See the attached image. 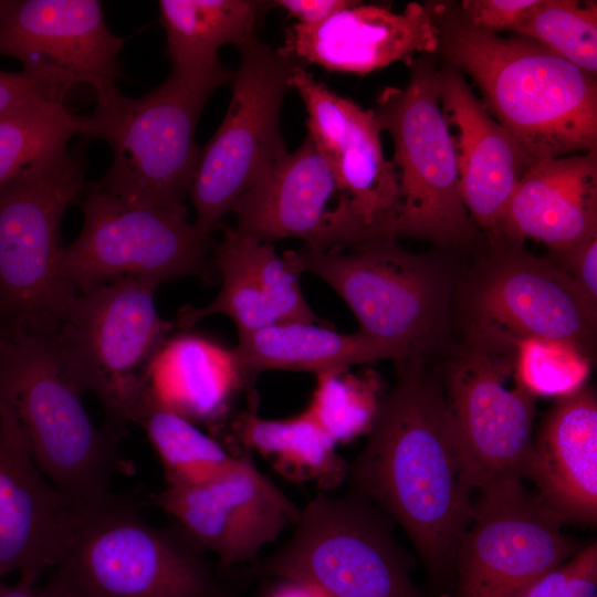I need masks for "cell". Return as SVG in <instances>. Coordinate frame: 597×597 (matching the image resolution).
<instances>
[{
	"mask_svg": "<svg viewBox=\"0 0 597 597\" xmlns=\"http://www.w3.org/2000/svg\"><path fill=\"white\" fill-rule=\"evenodd\" d=\"M395 362L368 439L348 467L352 491L408 534L431 579L453 576L459 543L473 514L468 478L437 365Z\"/></svg>",
	"mask_w": 597,
	"mask_h": 597,
	"instance_id": "obj_1",
	"label": "cell"
},
{
	"mask_svg": "<svg viewBox=\"0 0 597 597\" xmlns=\"http://www.w3.org/2000/svg\"><path fill=\"white\" fill-rule=\"evenodd\" d=\"M443 62L467 73L483 105L533 160L597 150V82L538 42L472 28L454 1H428Z\"/></svg>",
	"mask_w": 597,
	"mask_h": 597,
	"instance_id": "obj_2",
	"label": "cell"
},
{
	"mask_svg": "<svg viewBox=\"0 0 597 597\" xmlns=\"http://www.w3.org/2000/svg\"><path fill=\"white\" fill-rule=\"evenodd\" d=\"M65 538L46 586L67 597H234L198 542L148 523L128 495L73 506Z\"/></svg>",
	"mask_w": 597,
	"mask_h": 597,
	"instance_id": "obj_3",
	"label": "cell"
},
{
	"mask_svg": "<svg viewBox=\"0 0 597 597\" xmlns=\"http://www.w3.org/2000/svg\"><path fill=\"white\" fill-rule=\"evenodd\" d=\"M52 335L0 336V418L72 506L111 491L122 468L114 440L90 418Z\"/></svg>",
	"mask_w": 597,
	"mask_h": 597,
	"instance_id": "obj_4",
	"label": "cell"
},
{
	"mask_svg": "<svg viewBox=\"0 0 597 597\" xmlns=\"http://www.w3.org/2000/svg\"><path fill=\"white\" fill-rule=\"evenodd\" d=\"M221 62L193 71H170L147 94L116 93L82 116L81 135L106 142L112 164L94 187L119 199L188 214L186 200L200 147L196 128L212 93L231 83Z\"/></svg>",
	"mask_w": 597,
	"mask_h": 597,
	"instance_id": "obj_5",
	"label": "cell"
},
{
	"mask_svg": "<svg viewBox=\"0 0 597 597\" xmlns=\"http://www.w3.org/2000/svg\"><path fill=\"white\" fill-rule=\"evenodd\" d=\"M347 249L298 252L303 272L328 284L348 305L359 332L402 359L433 357L450 339L463 262L453 252H413L396 239Z\"/></svg>",
	"mask_w": 597,
	"mask_h": 597,
	"instance_id": "obj_6",
	"label": "cell"
},
{
	"mask_svg": "<svg viewBox=\"0 0 597 597\" xmlns=\"http://www.w3.org/2000/svg\"><path fill=\"white\" fill-rule=\"evenodd\" d=\"M408 66L407 85L386 87L373 109L380 132L391 137L397 180V203L383 238L417 239L436 250L474 255L486 241L460 193L455 143L440 105L434 56L421 54Z\"/></svg>",
	"mask_w": 597,
	"mask_h": 597,
	"instance_id": "obj_7",
	"label": "cell"
},
{
	"mask_svg": "<svg viewBox=\"0 0 597 597\" xmlns=\"http://www.w3.org/2000/svg\"><path fill=\"white\" fill-rule=\"evenodd\" d=\"M436 356L473 490L482 494L528 480L536 397L519 377L516 342L453 326Z\"/></svg>",
	"mask_w": 597,
	"mask_h": 597,
	"instance_id": "obj_8",
	"label": "cell"
},
{
	"mask_svg": "<svg viewBox=\"0 0 597 597\" xmlns=\"http://www.w3.org/2000/svg\"><path fill=\"white\" fill-rule=\"evenodd\" d=\"M84 190L67 148L0 184V332L54 334L77 295L61 265V222Z\"/></svg>",
	"mask_w": 597,
	"mask_h": 597,
	"instance_id": "obj_9",
	"label": "cell"
},
{
	"mask_svg": "<svg viewBox=\"0 0 597 597\" xmlns=\"http://www.w3.org/2000/svg\"><path fill=\"white\" fill-rule=\"evenodd\" d=\"M410 567L392 521L350 491L316 494L302 507L290 540L244 575L301 580L327 597H422Z\"/></svg>",
	"mask_w": 597,
	"mask_h": 597,
	"instance_id": "obj_10",
	"label": "cell"
},
{
	"mask_svg": "<svg viewBox=\"0 0 597 597\" xmlns=\"http://www.w3.org/2000/svg\"><path fill=\"white\" fill-rule=\"evenodd\" d=\"M159 285L128 277L77 293L53 341L83 392L109 420L136 423L148 398V368L172 325L158 313Z\"/></svg>",
	"mask_w": 597,
	"mask_h": 597,
	"instance_id": "obj_11",
	"label": "cell"
},
{
	"mask_svg": "<svg viewBox=\"0 0 597 597\" xmlns=\"http://www.w3.org/2000/svg\"><path fill=\"white\" fill-rule=\"evenodd\" d=\"M471 258L459 274L453 326L514 342L562 341L595 358L597 305L562 268L509 239L486 244Z\"/></svg>",
	"mask_w": 597,
	"mask_h": 597,
	"instance_id": "obj_12",
	"label": "cell"
},
{
	"mask_svg": "<svg viewBox=\"0 0 597 597\" xmlns=\"http://www.w3.org/2000/svg\"><path fill=\"white\" fill-rule=\"evenodd\" d=\"M238 49L230 104L214 135L200 148L189 190L193 223L207 234L289 153L281 108L293 72L304 64L255 36Z\"/></svg>",
	"mask_w": 597,
	"mask_h": 597,
	"instance_id": "obj_13",
	"label": "cell"
},
{
	"mask_svg": "<svg viewBox=\"0 0 597 597\" xmlns=\"http://www.w3.org/2000/svg\"><path fill=\"white\" fill-rule=\"evenodd\" d=\"M78 237L61 270L77 293L128 277L158 285L206 272L210 241L188 214L134 203L92 187Z\"/></svg>",
	"mask_w": 597,
	"mask_h": 597,
	"instance_id": "obj_14",
	"label": "cell"
},
{
	"mask_svg": "<svg viewBox=\"0 0 597 597\" xmlns=\"http://www.w3.org/2000/svg\"><path fill=\"white\" fill-rule=\"evenodd\" d=\"M564 520L523 483L479 494L455 552L454 597H511L578 551Z\"/></svg>",
	"mask_w": 597,
	"mask_h": 597,
	"instance_id": "obj_15",
	"label": "cell"
},
{
	"mask_svg": "<svg viewBox=\"0 0 597 597\" xmlns=\"http://www.w3.org/2000/svg\"><path fill=\"white\" fill-rule=\"evenodd\" d=\"M124 41L108 29L96 0H0V55L70 91L88 85L96 103L119 92Z\"/></svg>",
	"mask_w": 597,
	"mask_h": 597,
	"instance_id": "obj_16",
	"label": "cell"
},
{
	"mask_svg": "<svg viewBox=\"0 0 597 597\" xmlns=\"http://www.w3.org/2000/svg\"><path fill=\"white\" fill-rule=\"evenodd\" d=\"M235 230L271 242L296 238L305 250H342L367 241V229L328 159L306 133L232 211Z\"/></svg>",
	"mask_w": 597,
	"mask_h": 597,
	"instance_id": "obj_17",
	"label": "cell"
},
{
	"mask_svg": "<svg viewBox=\"0 0 597 597\" xmlns=\"http://www.w3.org/2000/svg\"><path fill=\"white\" fill-rule=\"evenodd\" d=\"M151 500L223 567L255 563L265 545L295 525L302 510L249 453L208 483L165 488Z\"/></svg>",
	"mask_w": 597,
	"mask_h": 597,
	"instance_id": "obj_18",
	"label": "cell"
},
{
	"mask_svg": "<svg viewBox=\"0 0 597 597\" xmlns=\"http://www.w3.org/2000/svg\"><path fill=\"white\" fill-rule=\"evenodd\" d=\"M301 96L307 134L332 165L367 229V241L383 239L397 203V180L385 158L373 109L331 91L304 64L291 76Z\"/></svg>",
	"mask_w": 597,
	"mask_h": 597,
	"instance_id": "obj_19",
	"label": "cell"
},
{
	"mask_svg": "<svg viewBox=\"0 0 597 597\" xmlns=\"http://www.w3.org/2000/svg\"><path fill=\"white\" fill-rule=\"evenodd\" d=\"M438 88L442 112L457 133L463 203L486 244L496 242L519 181L535 160L492 117L457 67L447 62L438 67Z\"/></svg>",
	"mask_w": 597,
	"mask_h": 597,
	"instance_id": "obj_20",
	"label": "cell"
},
{
	"mask_svg": "<svg viewBox=\"0 0 597 597\" xmlns=\"http://www.w3.org/2000/svg\"><path fill=\"white\" fill-rule=\"evenodd\" d=\"M283 52L326 70L366 74L438 50V32L427 2L402 12L358 2L314 25L292 24Z\"/></svg>",
	"mask_w": 597,
	"mask_h": 597,
	"instance_id": "obj_21",
	"label": "cell"
},
{
	"mask_svg": "<svg viewBox=\"0 0 597 597\" xmlns=\"http://www.w3.org/2000/svg\"><path fill=\"white\" fill-rule=\"evenodd\" d=\"M73 506L42 474L0 418V577L34 585L59 562Z\"/></svg>",
	"mask_w": 597,
	"mask_h": 597,
	"instance_id": "obj_22",
	"label": "cell"
},
{
	"mask_svg": "<svg viewBox=\"0 0 597 597\" xmlns=\"http://www.w3.org/2000/svg\"><path fill=\"white\" fill-rule=\"evenodd\" d=\"M528 480L565 523L597 520V398L589 385L559 397L534 436Z\"/></svg>",
	"mask_w": 597,
	"mask_h": 597,
	"instance_id": "obj_23",
	"label": "cell"
},
{
	"mask_svg": "<svg viewBox=\"0 0 597 597\" xmlns=\"http://www.w3.org/2000/svg\"><path fill=\"white\" fill-rule=\"evenodd\" d=\"M594 237L597 150L534 161L511 198L501 239L530 238L558 253Z\"/></svg>",
	"mask_w": 597,
	"mask_h": 597,
	"instance_id": "obj_24",
	"label": "cell"
},
{
	"mask_svg": "<svg viewBox=\"0 0 597 597\" xmlns=\"http://www.w3.org/2000/svg\"><path fill=\"white\" fill-rule=\"evenodd\" d=\"M149 395L191 422L216 423L247 386L233 349L184 333L168 337L148 368Z\"/></svg>",
	"mask_w": 597,
	"mask_h": 597,
	"instance_id": "obj_25",
	"label": "cell"
},
{
	"mask_svg": "<svg viewBox=\"0 0 597 597\" xmlns=\"http://www.w3.org/2000/svg\"><path fill=\"white\" fill-rule=\"evenodd\" d=\"M234 355L247 384L265 370L321 374L401 356L362 332L344 334L318 323H276L238 337Z\"/></svg>",
	"mask_w": 597,
	"mask_h": 597,
	"instance_id": "obj_26",
	"label": "cell"
},
{
	"mask_svg": "<svg viewBox=\"0 0 597 597\" xmlns=\"http://www.w3.org/2000/svg\"><path fill=\"white\" fill-rule=\"evenodd\" d=\"M237 440L266 458L289 481L316 482L329 490L348 474V465L336 451V442L312 415L264 419L253 411L241 412L233 422Z\"/></svg>",
	"mask_w": 597,
	"mask_h": 597,
	"instance_id": "obj_27",
	"label": "cell"
},
{
	"mask_svg": "<svg viewBox=\"0 0 597 597\" xmlns=\"http://www.w3.org/2000/svg\"><path fill=\"white\" fill-rule=\"evenodd\" d=\"M270 2L253 0H160L159 19L166 33L172 71H193L220 62L226 44L240 46L254 36Z\"/></svg>",
	"mask_w": 597,
	"mask_h": 597,
	"instance_id": "obj_28",
	"label": "cell"
},
{
	"mask_svg": "<svg viewBox=\"0 0 597 597\" xmlns=\"http://www.w3.org/2000/svg\"><path fill=\"white\" fill-rule=\"evenodd\" d=\"M136 423L143 427L159 458L166 488L208 483L231 469L237 460L216 438L150 395Z\"/></svg>",
	"mask_w": 597,
	"mask_h": 597,
	"instance_id": "obj_29",
	"label": "cell"
},
{
	"mask_svg": "<svg viewBox=\"0 0 597 597\" xmlns=\"http://www.w3.org/2000/svg\"><path fill=\"white\" fill-rule=\"evenodd\" d=\"M82 116L64 100L36 97L0 113V184L67 148L81 135Z\"/></svg>",
	"mask_w": 597,
	"mask_h": 597,
	"instance_id": "obj_30",
	"label": "cell"
},
{
	"mask_svg": "<svg viewBox=\"0 0 597 597\" xmlns=\"http://www.w3.org/2000/svg\"><path fill=\"white\" fill-rule=\"evenodd\" d=\"M213 263L222 279L218 295L202 307H186L177 325L190 327L200 320L219 314L233 321L238 337L279 323L255 275L241 255L230 228L216 249Z\"/></svg>",
	"mask_w": 597,
	"mask_h": 597,
	"instance_id": "obj_31",
	"label": "cell"
},
{
	"mask_svg": "<svg viewBox=\"0 0 597 597\" xmlns=\"http://www.w3.org/2000/svg\"><path fill=\"white\" fill-rule=\"evenodd\" d=\"M514 34L538 42L580 70L596 76V1L537 0Z\"/></svg>",
	"mask_w": 597,
	"mask_h": 597,
	"instance_id": "obj_32",
	"label": "cell"
},
{
	"mask_svg": "<svg viewBox=\"0 0 597 597\" xmlns=\"http://www.w3.org/2000/svg\"><path fill=\"white\" fill-rule=\"evenodd\" d=\"M379 398L375 378L331 370L317 374L306 410L339 443L369 431Z\"/></svg>",
	"mask_w": 597,
	"mask_h": 597,
	"instance_id": "obj_33",
	"label": "cell"
},
{
	"mask_svg": "<svg viewBox=\"0 0 597 597\" xmlns=\"http://www.w3.org/2000/svg\"><path fill=\"white\" fill-rule=\"evenodd\" d=\"M233 240L255 275L279 323H318L300 285L303 273L300 254L286 251L282 255L265 241L230 228Z\"/></svg>",
	"mask_w": 597,
	"mask_h": 597,
	"instance_id": "obj_34",
	"label": "cell"
},
{
	"mask_svg": "<svg viewBox=\"0 0 597 597\" xmlns=\"http://www.w3.org/2000/svg\"><path fill=\"white\" fill-rule=\"evenodd\" d=\"M591 359L574 345L545 338L516 342L517 373L535 397H564L585 385Z\"/></svg>",
	"mask_w": 597,
	"mask_h": 597,
	"instance_id": "obj_35",
	"label": "cell"
},
{
	"mask_svg": "<svg viewBox=\"0 0 597 597\" xmlns=\"http://www.w3.org/2000/svg\"><path fill=\"white\" fill-rule=\"evenodd\" d=\"M537 0H463L454 2L460 17L472 28L498 34L515 33Z\"/></svg>",
	"mask_w": 597,
	"mask_h": 597,
	"instance_id": "obj_36",
	"label": "cell"
},
{
	"mask_svg": "<svg viewBox=\"0 0 597 597\" xmlns=\"http://www.w3.org/2000/svg\"><path fill=\"white\" fill-rule=\"evenodd\" d=\"M546 258L562 268L585 296L597 305V237L569 250L548 253Z\"/></svg>",
	"mask_w": 597,
	"mask_h": 597,
	"instance_id": "obj_37",
	"label": "cell"
},
{
	"mask_svg": "<svg viewBox=\"0 0 597 597\" xmlns=\"http://www.w3.org/2000/svg\"><path fill=\"white\" fill-rule=\"evenodd\" d=\"M69 92L61 85L29 76L22 72L11 73L0 70V113L36 97L65 100Z\"/></svg>",
	"mask_w": 597,
	"mask_h": 597,
	"instance_id": "obj_38",
	"label": "cell"
},
{
	"mask_svg": "<svg viewBox=\"0 0 597 597\" xmlns=\"http://www.w3.org/2000/svg\"><path fill=\"white\" fill-rule=\"evenodd\" d=\"M358 2L350 0H277L273 1L272 4L283 8L297 20L296 23L314 25Z\"/></svg>",
	"mask_w": 597,
	"mask_h": 597,
	"instance_id": "obj_39",
	"label": "cell"
},
{
	"mask_svg": "<svg viewBox=\"0 0 597 597\" xmlns=\"http://www.w3.org/2000/svg\"><path fill=\"white\" fill-rule=\"evenodd\" d=\"M567 562L527 584L511 597H561L567 577Z\"/></svg>",
	"mask_w": 597,
	"mask_h": 597,
	"instance_id": "obj_40",
	"label": "cell"
},
{
	"mask_svg": "<svg viewBox=\"0 0 597 597\" xmlns=\"http://www.w3.org/2000/svg\"><path fill=\"white\" fill-rule=\"evenodd\" d=\"M258 597H327L316 587L295 579L274 578Z\"/></svg>",
	"mask_w": 597,
	"mask_h": 597,
	"instance_id": "obj_41",
	"label": "cell"
},
{
	"mask_svg": "<svg viewBox=\"0 0 597 597\" xmlns=\"http://www.w3.org/2000/svg\"><path fill=\"white\" fill-rule=\"evenodd\" d=\"M0 597H67L64 594L44 586L42 588H35L34 585H30L23 582H18L14 585H8L0 583Z\"/></svg>",
	"mask_w": 597,
	"mask_h": 597,
	"instance_id": "obj_42",
	"label": "cell"
},
{
	"mask_svg": "<svg viewBox=\"0 0 597 597\" xmlns=\"http://www.w3.org/2000/svg\"><path fill=\"white\" fill-rule=\"evenodd\" d=\"M0 336H2V333L0 332Z\"/></svg>",
	"mask_w": 597,
	"mask_h": 597,
	"instance_id": "obj_43",
	"label": "cell"
}]
</instances>
